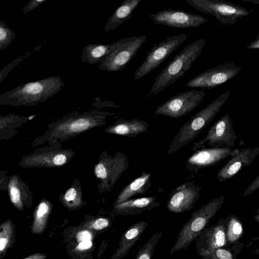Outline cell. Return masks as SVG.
I'll list each match as a JSON object with an SVG mask.
<instances>
[{
    "label": "cell",
    "mask_w": 259,
    "mask_h": 259,
    "mask_svg": "<svg viewBox=\"0 0 259 259\" xmlns=\"http://www.w3.org/2000/svg\"><path fill=\"white\" fill-rule=\"evenodd\" d=\"M243 234V226L239 218L234 214L228 217L226 236L229 246L236 243Z\"/></svg>",
    "instance_id": "7402d4cb"
},
{
    "label": "cell",
    "mask_w": 259,
    "mask_h": 259,
    "mask_svg": "<svg viewBox=\"0 0 259 259\" xmlns=\"http://www.w3.org/2000/svg\"><path fill=\"white\" fill-rule=\"evenodd\" d=\"M224 200L223 195L214 198L192 214L180 230L177 240L169 252L170 255L176 252L185 250L193 241L196 240L220 210Z\"/></svg>",
    "instance_id": "277c9868"
},
{
    "label": "cell",
    "mask_w": 259,
    "mask_h": 259,
    "mask_svg": "<svg viewBox=\"0 0 259 259\" xmlns=\"http://www.w3.org/2000/svg\"><path fill=\"white\" fill-rule=\"evenodd\" d=\"M204 91L193 89L178 93L156 108L155 114L178 118L190 113L202 101Z\"/></svg>",
    "instance_id": "ba28073f"
},
{
    "label": "cell",
    "mask_w": 259,
    "mask_h": 259,
    "mask_svg": "<svg viewBox=\"0 0 259 259\" xmlns=\"http://www.w3.org/2000/svg\"><path fill=\"white\" fill-rule=\"evenodd\" d=\"M259 153V147L241 149L232 156L218 171L217 178L219 182L229 180L236 175L243 167L250 164Z\"/></svg>",
    "instance_id": "9a60e30c"
},
{
    "label": "cell",
    "mask_w": 259,
    "mask_h": 259,
    "mask_svg": "<svg viewBox=\"0 0 259 259\" xmlns=\"http://www.w3.org/2000/svg\"><path fill=\"white\" fill-rule=\"evenodd\" d=\"M95 173L97 177L102 179H105L107 177L106 167L102 163H99L96 165Z\"/></svg>",
    "instance_id": "836d02e7"
},
{
    "label": "cell",
    "mask_w": 259,
    "mask_h": 259,
    "mask_svg": "<svg viewBox=\"0 0 259 259\" xmlns=\"http://www.w3.org/2000/svg\"><path fill=\"white\" fill-rule=\"evenodd\" d=\"M141 0H125L109 18L104 28L105 32L117 28L132 17L133 11Z\"/></svg>",
    "instance_id": "ffe728a7"
},
{
    "label": "cell",
    "mask_w": 259,
    "mask_h": 259,
    "mask_svg": "<svg viewBox=\"0 0 259 259\" xmlns=\"http://www.w3.org/2000/svg\"><path fill=\"white\" fill-rule=\"evenodd\" d=\"M148 225V223L142 220L130 226L122 235L118 247L113 254L112 259H121L127 255L140 239Z\"/></svg>",
    "instance_id": "2e32d148"
},
{
    "label": "cell",
    "mask_w": 259,
    "mask_h": 259,
    "mask_svg": "<svg viewBox=\"0 0 259 259\" xmlns=\"http://www.w3.org/2000/svg\"><path fill=\"white\" fill-rule=\"evenodd\" d=\"M10 194L12 202L16 205L18 204L20 201V192L19 189L12 185L10 188Z\"/></svg>",
    "instance_id": "4dcf8cb0"
},
{
    "label": "cell",
    "mask_w": 259,
    "mask_h": 259,
    "mask_svg": "<svg viewBox=\"0 0 259 259\" xmlns=\"http://www.w3.org/2000/svg\"><path fill=\"white\" fill-rule=\"evenodd\" d=\"M201 187L194 182H186L176 189L167 203L169 211L181 213L191 210L200 197Z\"/></svg>",
    "instance_id": "5bb4252c"
},
{
    "label": "cell",
    "mask_w": 259,
    "mask_h": 259,
    "mask_svg": "<svg viewBox=\"0 0 259 259\" xmlns=\"http://www.w3.org/2000/svg\"><path fill=\"white\" fill-rule=\"evenodd\" d=\"M12 226L10 223L5 222L1 226L0 251L2 253L8 247L12 234Z\"/></svg>",
    "instance_id": "484cf974"
},
{
    "label": "cell",
    "mask_w": 259,
    "mask_h": 259,
    "mask_svg": "<svg viewBox=\"0 0 259 259\" xmlns=\"http://www.w3.org/2000/svg\"><path fill=\"white\" fill-rule=\"evenodd\" d=\"M148 123L138 119L121 120L111 127L110 132L116 135L125 137H135L146 132Z\"/></svg>",
    "instance_id": "44dd1931"
},
{
    "label": "cell",
    "mask_w": 259,
    "mask_h": 259,
    "mask_svg": "<svg viewBox=\"0 0 259 259\" xmlns=\"http://www.w3.org/2000/svg\"><path fill=\"white\" fill-rule=\"evenodd\" d=\"M236 255L233 253L229 247L217 249L209 255L202 257V259H235Z\"/></svg>",
    "instance_id": "83f0119b"
},
{
    "label": "cell",
    "mask_w": 259,
    "mask_h": 259,
    "mask_svg": "<svg viewBox=\"0 0 259 259\" xmlns=\"http://www.w3.org/2000/svg\"><path fill=\"white\" fill-rule=\"evenodd\" d=\"M150 17L156 24L176 28L197 27L208 20L199 15L170 8L159 11Z\"/></svg>",
    "instance_id": "7c38bea8"
},
{
    "label": "cell",
    "mask_w": 259,
    "mask_h": 259,
    "mask_svg": "<svg viewBox=\"0 0 259 259\" xmlns=\"http://www.w3.org/2000/svg\"><path fill=\"white\" fill-rule=\"evenodd\" d=\"M146 38V35H139L120 39L115 50L98 65L99 69L107 72L123 70L136 55Z\"/></svg>",
    "instance_id": "8992f818"
},
{
    "label": "cell",
    "mask_w": 259,
    "mask_h": 259,
    "mask_svg": "<svg viewBox=\"0 0 259 259\" xmlns=\"http://www.w3.org/2000/svg\"><path fill=\"white\" fill-rule=\"evenodd\" d=\"M90 121L85 118H80L73 121L70 125V129L74 132H79L87 130L90 125Z\"/></svg>",
    "instance_id": "f1b7e54d"
},
{
    "label": "cell",
    "mask_w": 259,
    "mask_h": 259,
    "mask_svg": "<svg viewBox=\"0 0 259 259\" xmlns=\"http://www.w3.org/2000/svg\"><path fill=\"white\" fill-rule=\"evenodd\" d=\"M162 236L161 231H157L139 250L135 259H152L154 249Z\"/></svg>",
    "instance_id": "603a6c76"
},
{
    "label": "cell",
    "mask_w": 259,
    "mask_h": 259,
    "mask_svg": "<svg viewBox=\"0 0 259 259\" xmlns=\"http://www.w3.org/2000/svg\"><path fill=\"white\" fill-rule=\"evenodd\" d=\"M34 116H35V115L29 116L28 117L29 120H31Z\"/></svg>",
    "instance_id": "7bdbcfd3"
},
{
    "label": "cell",
    "mask_w": 259,
    "mask_h": 259,
    "mask_svg": "<svg viewBox=\"0 0 259 259\" xmlns=\"http://www.w3.org/2000/svg\"><path fill=\"white\" fill-rule=\"evenodd\" d=\"M259 188V175L250 184L244 192L243 196H246Z\"/></svg>",
    "instance_id": "d6a6232c"
},
{
    "label": "cell",
    "mask_w": 259,
    "mask_h": 259,
    "mask_svg": "<svg viewBox=\"0 0 259 259\" xmlns=\"http://www.w3.org/2000/svg\"><path fill=\"white\" fill-rule=\"evenodd\" d=\"M92 245V242L91 240L84 241L80 242L78 246L77 249L79 250H84L90 248Z\"/></svg>",
    "instance_id": "74e56055"
},
{
    "label": "cell",
    "mask_w": 259,
    "mask_h": 259,
    "mask_svg": "<svg viewBox=\"0 0 259 259\" xmlns=\"http://www.w3.org/2000/svg\"><path fill=\"white\" fill-rule=\"evenodd\" d=\"M109 225V221L105 218L97 219L93 224V228L97 231L102 230Z\"/></svg>",
    "instance_id": "1f68e13d"
},
{
    "label": "cell",
    "mask_w": 259,
    "mask_h": 259,
    "mask_svg": "<svg viewBox=\"0 0 259 259\" xmlns=\"http://www.w3.org/2000/svg\"><path fill=\"white\" fill-rule=\"evenodd\" d=\"M66 161V157L63 154L56 155L53 158V162L56 165H61Z\"/></svg>",
    "instance_id": "8d00e7d4"
},
{
    "label": "cell",
    "mask_w": 259,
    "mask_h": 259,
    "mask_svg": "<svg viewBox=\"0 0 259 259\" xmlns=\"http://www.w3.org/2000/svg\"><path fill=\"white\" fill-rule=\"evenodd\" d=\"M77 238L80 242L91 240V234L87 231H81L77 234Z\"/></svg>",
    "instance_id": "e575fe53"
},
{
    "label": "cell",
    "mask_w": 259,
    "mask_h": 259,
    "mask_svg": "<svg viewBox=\"0 0 259 259\" xmlns=\"http://www.w3.org/2000/svg\"><path fill=\"white\" fill-rule=\"evenodd\" d=\"M40 48V46H38L37 47L34 48L31 51L24 54L22 56L13 61L3 68L0 72V82H2L3 79L7 76L12 68H14L16 65L19 64L23 60L28 58L29 56L33 53V52L38 51Z\"/></svg>",
    "instance_id": "4316f807"
},
{
    "label": "cell",
    "mask_w": 259,
    "mask_h": 259,
    "mask_svg": "<svg viewBox=\"0 0 259 259\" xmlns=\"http://www.w3.org/2000/svg\"><path fill=\"white\" fill-rule=\"evenodd\" d=\"M16 33L2 21H0V50L6 49L16 38Z\"/></svg>",
    "instance_id": "d4e9b609"
},
{
    "label": "cell",
    "mask_w": 259,
    "mask_h": 259,
    "mask_svg": "<svg viewBox=\"0 0 259 259\" xmlns=\"http://www.w3.org/2000/svg\"><path fill=\"white\" fill-rule=\"evenodd\" d=\"M159 205L156 197L150 196L128 200L116 204L114 208L120 214L133 215L150 210Z\"/></svg>",
    "instance_id": "e0dca14e"
},
{
    "label": "cell",
    "mask_w": 259,
    "mask_h": 259,
    "mask_svg": "<svg viewBox=\"0 0 259 259\" xmlns=\"http://www.w3.org/2000/svg\"><path fill=\"white\" fill-rule=\"evenodd\" d=\"M241 67L228 62L207 69L189 80L186 85L192 88L211 89L235 77Z\"/></svg>",
    "instance_id": "30bf717a"
},
{
    "label": "cell",
    "mask_w": 259,
    "mask_h": 259,
    "mask_svg": "<svg viewBox=\"0 0 259 259\" xmlns=\"http://www.w3.org/2000/svg\"><path fill=\"white\" fill-rule=\"evenodd\" d=\"M60 76H52L23 83L1 94V104H33L43 102L58 93L64 87Z\"/></svg>",
    "instance_id": "7a4b0ae2"
},
{
    "label": "cell",
    "mask_w": 259,
    "mask_h": 259,
    "mask_svg": "<svg viewBox=\"0 0 259 259\" xmlns=\"http://www.w3.org/2000/svg\"><path fill=\"white\" fill-rule=\"evenodd\" d=\"M46 0H31L23 8V13L26 14L45 3Z\"/></svg>",
    "instance_id": "f546056e"
},
{
    "label": "cell",
    "mask_w": 259,
    "mask_h": 259,
    "mask_svg": "<svg viewBox=\"0 0 259 259\" xmlns=\"http://www.w3.org/2000/svg\"><path fill=\"white\" fill-rule=\"evenodd\" d=\"M119 40L108 45L89 44L82 50L80 59L82 63L99 64L116 48Z\"/></svg>",
    "instance_id": "ac0fdd59"
},
{
    "label": "cell",
    "mask_w": 259,
    "mask_h": 259,
    "mask_svg": "<svg viewBox=\"0 0 259 259\" xmlns=\"http://www.w3.org/2000/svg\"><path fill=\"white\" fill-rule=\"evenodd\" d=\"M49 207L45 202H41L38 206L36 216L32 226V231L35 233L42 232L46 226V215L49 211Z\"/></svg>",
    "instance_id": "cb8c5ba5"
},
{
    "label": "cell",
    "mask_w": 259,
    "mask_h": 259,
    "mask_svg": "<svg viewBox=\"0 0 259 259\" xmlns=\"http://www.w3.org/2000/svg\"><path fill=\"white\" fill-rule=\"evenodd\" d=\"M237 139L232 119L227 114L212 125L203 139L195 143L193 150L204 148L206 144L212 147H234Z\"/></svg>",
    "instance_id": "9c48e42d"
},
{
    "label": "cell",
    "mask_w": 259,
    "mask_h": 259,
    "mask_svg": "<svg viewBox=\"0 0 259 259\" xmlns=\"http://www.w3.org/2000/svg\"><path fill=\"white\" fill-rule=\"evenodd\" d=\"M254 219L258 223H259V208L255 210Z\"/></svg>",
    "instance_id": "60d3db41"
},
{
    "label": "cell",
    "mask_w": 259,
    "mask_h": 259,
    "mask_svg": "<svg viewBox=\"0 0 259 259\" xmlns=\"http://www.w3.org/2000/svg\"><path fill=\"white\" fill-rule=\"evenodd\" d=\"M227 222L228 217L221 218L200 232L196 239V248L201 257L209 255L217 249L229 247L226 236Z\"/></svg>",
    "instance_id": "8fae6325"
},
{
    "label": "cell",
    "mask_w": 259,
    "mask_h": 259,
    "mask_svg": "<svg viewBox=\"0 0 259 259\" xmlns=\"http://www.w3.org/2000/svg\"><path fill=\"white\" fill-rule=\"evenodd\" d=\"M187 34L167 37L152 47L145 60L136 71L134 79L138 80L156 69L188 38Z\"/></svg>",
    "instance_id": "52a82bcc"
},
{
    "label": "cell",
    "mask_w": 259,
    "mask_h": 259,
    "mask_svg": "<svg viewBox=\"0 0 259 259\" xmlns=\"http://www.w3.org/2000/svg\"><path fill=\"white\" fill-rule=\"evenodd\" d=\"M152 175L150 172H143L142 174L127 185L118 195L115 205L129 200L132 197L148 191L151 186Z\"/></svg>",
    "instance_id": "d6986e66"
},
{
    "label": "cell",
    "mask_w": 259,
    "mask_h": 259,
    "mask_svg": "<svg viewBox=\"0 0 259 259\" xmlns=\"http://www.w3.org/2000/svg\"><path fill=\"white\" fill-rule=\"evenodd\" d=\"M185 2L200 12L213 16L220 22L221 26H231L250 13L240 5L223 0H186Z\"/></svg>",
    "instance_id": "5b68a950"
},
{
    "label": "cell",
    "mask_w": 259,
    "mask_h": 259,
    "mask_svg": "<svg viewBox=\"0 0 259 259\" xmlns=\"http://www.w3.org/2000/svg\"><path fill=\"white\" fill-rule=\"evenodd\" d=\"M230 93V90L221 94L204 108L193 116L181 126L168 146V154L177 152L193 141L220 111Z\"/></svg>",
    "instance_id": "3957f363"
},
{
    "label": "cell",
    "mask_w": 259,
    "mask_h": 259,
    "mask_svg": "<svg viewBox=\"0 0 259 259\" xmlns=\"http://www.w3.org/2000/svg\"><path fill=\"white\" fill-rule=\"evenodd\" d=\"M247 49H259V35L256 38L250 43L246 47Z\"/></svg>",
    "instance_id": "f35d334b"
},
{
    "label": "cell",
    "mask_w": 259,
    "mask_h": 259,
    "mask_svg": "<svg viewBox=\"0 0 259 259\" xmlns=\"http://www.w3.org/2000/svg\"><path fill=\"white\" fill-rule=\"evenodd\" d=\"M77 194V192L74 188H70L66 192L64 198L67 201L73 200Z\"/></svg>",
    "instance_id": "d590c367"
},
{
    "label": "cell",
    "mask_w": 259,
    "mask_h": 259,
    "mask_svg": "<svg viewBox=\"0 0 259 259\" xmlns=\"http://www.w3.org/2000/svg\"><path fill=\"white\" fill-rule=\"evenodd\" d=\"M251 239L253 240H259V237L253 238ZM253 252L255 253L256 254L259 255V247L257 248V249H256L255 250H254L253 251Z\"/></svg>",
    "instance_id": "b9f144b4"
},
{
    "label": "cell",
    "mask_w": 259,
    "mask_h": 259,
    "mask_svg": "<svg viewBox=\"0 0 259 259\" xmlns=\"http://www.w3.org/2000/svg\"><path fill=\"white\" fill-rule=\"evenodd\" d=\"M46 255L40 254V253H36L34 254H32L27 257H26L24 259H45Z\"/></svg>",
    "instance_id": "ab89813d"
},
{
    "label": "cell",
    "mask_w": 259,
    "mask_h": 259,
    "mask_svg": "<svg viewBox=\"0 0 259 259\" xmlns=\"http://www.w3.org/2000/svg\"><path fill=\"white\" fill-rule=\"evenodd\" d=\"M206 39L196 40L186 46L157 76L146 98L157 95L184 76L201 54Z\"/></svg>",
    "instance_id": "6da1fadb"
},
{
    "label": "cell",
    "mask_w": 259,
    "mask_h": 259,
    "mask_svg": "<svg viewBox=\"0 0 259 259\" xmlns=\"http://www.w3.org/2000/svg\"><path fill=\"white\" fill-rule=\"evenodd\" d=\"M238 148L231 147H211L195 151L187 159L186 168L189 171L198 170L211 166L229 156H233L239 151Z\"/></svg>",
    "instance_id": "4fadbf2b"
}]
</instances>
